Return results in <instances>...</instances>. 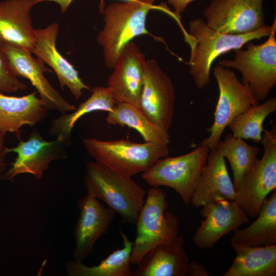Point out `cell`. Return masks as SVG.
<instances>
[{"instance_id":"1","label":"cell","mask_w":276,"mask_h":276,"mask_svg":"<svg viewBox=\"0 0 276 276\" xmlns=\"http://www.w3.org/2000/svg\"><path fill=\"white\" fill-rule=\"evenodd\" d=\"M272 28V25H266L252 32L234 35L213 30L202 18L190 21L188 32H185L184 36L186 42L190 47L189 73L196 87L202 89L210 83L211 65L218 57L241 49L252 40L268 36Z\"/></svg>"},{"instance_id":"2","label":"cell","mask_w":276,"mask_h":276,"mask_svg":"<svg viewBox=\"0 0 276 276\" xmlns=\"http://www.w3.org/2000/svg\"><path fill=\"white\" fill-rule=\"evenodd\" d=\"M156 0L114 2L105 7L103 29L97 38L103 48L105 65L112 70L121 53L135 37L148 34L146 19Z\"/></svg>"},{"instance_id":"3","label":"cell","mask_w":276,"mask_h":276,"mask_svg":"<svg viewBox=\"0 0 276 276\" xmlns=\"http://www.w3.org/2000/svg\"><path fill=\"white\" fill-rule=\"evenodd\" d=\"M84 182L87 194L104 201L121 221L135 224L146 191L131 177L121 175L94 162L86 163Z\"/></svg>"},{"instance_id":"4","label":"cell","mask_w":276,"mask_h":276,"mask_svg":"<svg viewBox=\"0 0 276 276\" xmlns=\"http://www.w3.org/2000/svg\"><path fill=\"white\" fill-rule=\"evenodd\" d=\"M83 143L96 162L125 176L144 172L159 159L167 157L169 145L153 142L139 143L128 140L102 141L85 138Z\"/></svg>"},{"instance_id":"5","label":"cell","mask_w":276,"mask_h":276,"mask_svg":"<svg viewBox=\"0 0 276 276\" xmlns=\"http://www.w3.org/2000/svg\"><path fill=\"white\" fill-rule=\"evenodd\" d=\"M167 194L159 188L149 189L135 225L136 238L131 255V263L138 265L155 246L171 242L178 236L179 220L170 211Z\"/></svg>"},{"instance_id":"6","label":"cell","mask_w":276,"mask_h":276,"mask_svg":"<svg viewBox=\"0 0 276 276\" xmlns=\"http://www.w3.org/2000/svg\"><path fill=\"white\" fill-rule=\"evenodd\" d=\"M268 39L263 43L249 42L246 49H235L234 60L224 59L218 64L237 70L242 83L247 84L256 99L264 101L276 84V18Z\"/></svg>"},{"instance_id":"7","label":"cell","mask_w":276,"mask_h":276,"mask_svg":"<svg viewBox=\"0 0 276 276\" xmlns=\"http://www.w3.org/2000/svg\"><path fill=\"white\" fill-rule=\"evenodd\" d=\"M210 151L207 146L199 145L186 154L160 158L143 173L142 178L151 187L166 186L173 189L183 203L188 205Z\"/></svg>"},{"instance_id":"8","label":"cell","mask_w":276,"mask_h":276,"mask_svg":"<svg viewBox=\"0 0 276 276\" xmlns=\"http://www.w3.org/2000/svg\"><path fill=\"white\" fill-rule=\"evenodd\" d=\"M260 143L264 148L236 190L235 200L248 217L255 218L267 196L276 189V126L264 130Z\"/></svg>"},{"instance_id":"9","label":"cell","mask_w":276,"mask_h":276,"mask_svg":"<svg viewBox=\"0 0 276 276\" xmlns=\"http://www.w3.org/2000/svg\"><path fill=\"white\" fill-rule=\"evenodd\" d=\"M213 74L218 84L219 97L214 122L206 129L210 134L200 144L210 150L220 141L224 130L236 116L259 103L248 86L243 84L229 68L217 64L213 68Z\"/></svg>"},{"instance_id":"10","label":"cell","mask_w":276,"mask_h":276,"mask_svg":"<svg viewBox=\"0 0 276 276\" xmlns=\"http://www.w3.org/2000/svg\"><path fill=\"white\" fill-rule=\"evenodd\" d=\"M263 0H212L203 10L207 25L224 34H242L264 26Z\"/></svg>"},{"instance_id":"11","label":"cell","mask_w":276,"mask_h":276,"mask_svg":"<svg viewBox=\"0 0 276 276\" xmlns=\"http://www.w3.org/2000/svg\"><path fill=\"white\" fill-rule=\"evenodd\" d=\"M65 145L57 138L46 141L38 131H33L27 141L19 139L16 147H6L7 154L15 152L17 156L1 179L12 181L18 175L30 174L40 179L51 162L67 158Z\"/></svg>"},{"instance_id":"12","label":"cell","mask_w":276,"mask_h":276,"mask_svg":"<svg viewBox=\"0 0 276 276\" xmlns=\"http://www.w3.org/2000/svg\"><path fill=\"white\" fill-rule=\"evenodd\" d=\"M175 99L170 77L155 59L146 60L139 108L152 122L169 131L173 122Z\"/></svg>"},{"instance_id":"13","label":"cell","mask_w":276,"mask_h":276,"mask_svg":"<svg viewBox=\"0 0 276 276\" xmlns=\"http://www.w3.org/2000/svg\"><path fill=\"white\" fill-rule=\"evenodd\" d=\"M1 43L15 75L30 81L49 110L63 114L76 109V107L65 100L45 77L44 73L51 70L41 60L34 58L30 50Z\"/></svg>"},{"instance_id":"14","label":"cell","mask_w":276,"mask_h":276,"mask_svg":"<svg viewBox=\"0 0 276 276\" xmlns=\"http://www.w3.org/2000/svg\"><path fill=\"white\" fill-rule=\"evenodd\" d=\"M201 221L192 240L199 248L213 247L224 236L250 222L249 217L235 200L219 198L200 210Z\"/></svg>"},{"instance_id":"15","label":"cell","mask_w":276,"mask_h":276,"mask_svg":"<svg viewBox=\"0 0 276 276\" xmlns=\"http://www.w3.org/2000/svg\"><path fill=\"white\" fill-rule=\"evenodd\" d=\"M78 208L79 215L73 233L75 245L72 255L75 261L83 262L94 253L98 239L107 233L116 213L87 194L78 201Z\"/></svg>"},{"instance_id":"16","label":"cell","mask_w":276,"mask_h":276,"mask_svg":"<svg viewBox=\"0 0 276 276\" xmlns=\"http://www.w3.org/2000/svg\"><path fill=\"white\" fill-rule=\"evenodd\" d=\"M146 62L145 55L134 42L125 46L107 81L117 103H127L139 108Z\"/></svg>"},{"instance_id":"17","label":"cell","mask_w":276,"mask_h":276,"mask_svg":"<svg viewBox=\"0 0 276 276\" xmlns=\"http://www.w3.org/2000/svg\"><path fill=\"white\" fill-rule=\"evenodd\" d=\"M59 29L58 24L54 22L45 28L35 29V42L31 52L53 70L61 89L67 87L78 100L83 89H91L82 81L74 66L57 50L56 44Z\"/></svg>"},{"instance_id":"18","label":"cell","mask_w":276,"mask_h":276,"mask_svg":"<svg viewBox=\"0 0 276 276\" xmlns=\"http://www.w3.org/2000/svg\"><path fill=\"white\" fill-rule=\"evenodd\" d=\"M40 0H6L0 3V42L30 50L35 42L30 11Z\"/></svg>"},{"instance_id":"19","label":"cell","mask_w":276,"mask_h":276,"mask_svg":"<svg viewBox=\"0 0 276 276\" xmlns=\"http://www.w3.org/2000/svg\"><path fill=\"white\" fill-rule=\"evenodd\" d=\"M189 262L185 240L178 236L170 242L150 250L132 272V276H188Z\"/></svg>"},{"instance_id":"20","label":"cell","mask_w":276,"mask_h":276,"mask_svg":"<svg viewBox=\"0 0 276 276\" xmlns=\"http://www.w3.org/2000/svg\"><path fill=\"white\" fill-rule=\"evenodd\" d=\"M235 195L225 158L215 148L210 150L190 203L199 208L219 198L235 200Z\"/></svg>"},{"instance_id":"21","label":"cell","mask_w":276,"mask_h":276,"mask_svg":"<svg viewBox=\"0 0 276 276\" xmlns=\"http://www.w3.org/2000/svg\"><path fill=\"white\" fill-rule=\"evenodd\" d=\"M48 110L36 91L22 97L0 93V132L16 133L19 137L21 127L33 126L42 122Z\"/></svg>"},{"instance_id":"22","label":"cell","mask_w":276,"mask_h":276,"mask_svg":"<svg viewBox=\"0 0 276 276\" xmlns=\"http://www.w3.org/2000/svg\"><path fill=\"white\" fill-rule=\"evenodd\" d=\"M257 217L248 226L234 232L231 239L234 248L276 244V189L265 200Z\"/></svg>"},{"instance_id":"23","label":"cell","mask_w":276,"mask_h":276,"mask_svg":"<svg viewBox=\"0 0 276 276\" xmlns=\"http://www.w3.org/2000/svg\"><path fill=\"white\" fill-rule=\"evenodd\" d=\"M123 247L111 253L96 265L91 266L83 262L68 261L64 268L68 276H132L131 255L133 242L120 228Z\"/></svg>"},{"instance_id":"24","label":"cell","mask_w":276,"mask_h":276,"mask_svg":"<svg viewBox=\"0 0 276 276\" xmlns=\"http://www.w3.org/2000/svg\"><path fill=\"white\" fill-rule=\"evenodd\" d=\"M234 249L236 257L223 276L276 275V244Z\"/></svg>"},{"instance_id":"25","label":"cell","mask_w":276,"mask_h":276,"mask_svg":"<svg viewBox=\"0 0 276 276\" xmlns=\"http://www.w3.org/2000/svg\"><path fill=\"white\" fill-rule=\"evenodd\" d=\"M116 104L109 87H95L91 96L75 110L61 114L54 119L49 129L50 133L67 144L76 123L82 117L95 111L111 112Z\"/></svg>"},{"instance_id":"26","label":"cell","mask_w":276,"mask_h":276,"mask_svg":"<svg viewBox=\"0 0 276 276\" xmlns=\"http://www.w3.org/2000/svg\"><path fill=\"white\" fill-rule=\"evenodd\" d=\"M106 122L110 125L128 126L136 130L145 142L169 144L168 131L150 121L137 107L127 103L119 102L108 112Z\"/></svg>"},{"instance_id":"27","label":"cell","mask_w":276,"mask_h":276,"mask_svg":"<svg viewBox=\"0 0 276 276\" xmlns=\"http://www.w3.org/2000/svg\"><path fill=\"white\" fill-rule=\"evenodd\" d=\"M229 163L236 190L258 158L260 148L246 143L243 139L227 134L214 148Z\"/></svg>"},{"instance_id":"28","label":"cell","mask_w":276,"mask_h":276,"mask_svg":"<svg viewBox=\"0 0 276 276\" xmlns=\"http://www.w3.org/2000/svg\"><path fill=\"white\" fill-rule=\"evenodd\" d=\"M276 111V98L264 100L262 104L252 106L236 116L228 124L232 134L242 139H250L259 143L264 131L266 119Z\"/></svg>"},{"instance_id":"29","label":"cell","mask_w":276,"mask_h":276,"mask_svg":"<svg viewBox=\"0 0 276 276\" xmlns=\"http://www.w3.org/2000/svg\"><path fill=\"white\" fill-rule=\"evenodd\" d=\"M14 74L0 42V93H12L26 88Z\"/></svg>"},{"instance_id":"30","label":"cell","mask_w":276,"mask_h":276,"mask_svg":"<svg viewBox=\"0 0 276 276\" xmlns=\"http://www.w3.org/2000/svg\"><path fill=\"white\" fill-rule=\"evenodd\" d=\"M6 133L0 132V179L2 175L6 170L7 164L6 162V146H5V137Z\"/></svg>"},{"instance_id":"31","label":"cell","mask_w":276,"mask_h":276,"mask_svg":"<svg viewBox=\"0 0 276 276\" xmlns=\"http://www.w3.org/2000/svg\"><path fill=\"white\" fill-rule=\"evenodd\" d=\"M210 274L206 268L195 261L189 262L188 276H209Z\"/></svg>"},{"instance_id":"32","label":"cell","mask_w":276,"mask_h":276,"mask_svg":"<svg viewBox=\"0 0 276 276\" xmlns=\"http://www.w3.org/2000/svg\"><path fill=\"white\" fill-rule=\"evenodd\" d=\"M196 0H167L174 10V13L177 19L180 17V14L183 12L187 6L191 2Z\"/></svg>"},{"instance_id":"33","label":"cell","mask_w":276,"mask_h":276,"mask_svg":"<svg viewBox=\"0 0 276 276\" xmlns=\"http://www.w3.org/2000/svg\"><path fill=\"white\" fill-rule=\"evenodd\" d=\"M41 2L45 1H50L56 3L60 7L61 11L62 12H65L67 8H68L70 5L73 1V0H40ZM99 10L100 13L103 14L105 8V5L104 3V0H100L99 4Z\"/></svg>"},{"instance_id":"34","label":"cell","mask_w":276,"mask_h":276,"mask_svg":"<svg viewBox=\"0 0 276 276\" xmlns=\"http://www.w3.org/2000/svg\"><path fill=\"white\" fill-rule=\"evenodd\" d=\"M120 1H122V2H129V1H133L135 0H120Z\"/></svg>"}]
</instances>
